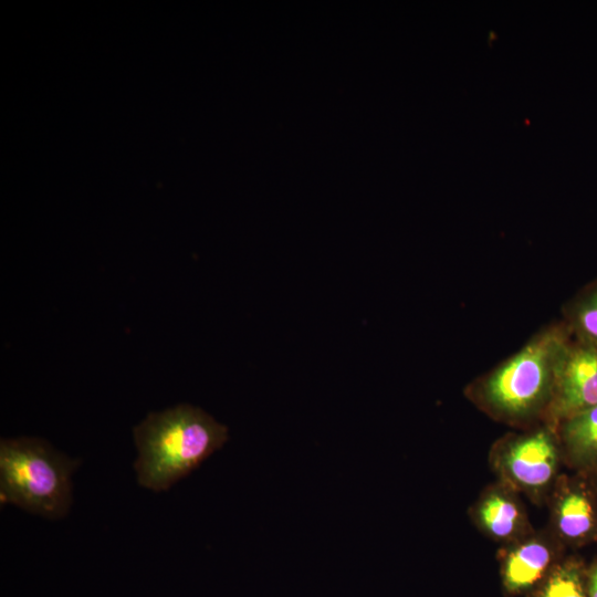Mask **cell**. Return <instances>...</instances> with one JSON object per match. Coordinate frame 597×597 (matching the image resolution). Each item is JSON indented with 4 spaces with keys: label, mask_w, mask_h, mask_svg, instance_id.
<instances>
[{
    "label": "cell",
    "mask_w": 597,
    "mask_h": 597,
    "mask_svg": "<svg viewBox=\"0 0 597 597\" xmlns=\"http://www.w3.org/2000/svg\"><path fill=\"white\" fill-rule=\"evenodd\" d=\"M78 464L42 439H2L1 500L51 520L63 517L72 503L71 475Z\"/></svg>",
    "instance_id": "3957f363"
},
{
    "label": "cell",
    "mask_w": 597,
    "mask_h": 597,
    "mask_svg": "<svg viewBox=\"0 0 597 597\" xmlns=\"http://www.w3.org/2000/svg\"><path fill=\"white\" fill-rule=\"evenodd\" d=\"M139 485L159 492L195 470L228 440V428L200 408L178 405L134 428Z\"/></svg>",
    "instance_id": "7a4b0ae2"
},
{
    "label": "cell",
    "mask_w": 597,
    "mask_h": 597,
    "mask_svg": "<svg viewBox=\"0 0 597 597\" xmlns=\"http://www.w3.org/2000/svg\"><path fill=\"white\" fill-rule=\"evenodd\" d=\"M561 321L573 338L597 345V276L562 306Z\"/></svg>",
    "instance_id": "ba28073f"
},
{
    "label": "cell",
    "mask_w": 597,
    "mask_h": 597,
    "mask_svg": "<svg viewBox=\"0 0 597 597\" xmlns=\"http://www.w3.org/2000/svg\"><path fill=\"white\" fill-rule=\"evenodd\" d=\"M478 514L484 528L498 538L512 536L521 523L520 510L515 502L500 493L485 496L479 506Z\"/></svg>",
    "instance_id": "30bf717a"
},
{
    "label": "cell",
    "mask_w": 597,
    "mask_h": 597,
    "mask_svg": "<svg viewBox=\"0 0 597 597\" xmlns=\"http://www.w3.org/2000/svg\"><path fill=\"white\" fill-rule=\"evenodd\" d=\"M597 405V345L570 338L562 356L546 425Z\"/></svg>",
    "instance_id": "277c9868"
},
{
    "label": "cell",
    "mask_w": 597,
    "mask_h": 597,
    "mask_svg": "<svg viewBox=\"0 0 597 597\" xmlns=\"http://www.w3.org/2000/svg\"><path fill=\"white\" fill-rule=\"evenodd\" d=\"M552 554L540 541H528L507 555L503 566V583L509 591L525 590L537 583L547 570Z\"/></svg>",
    "instance_id": "52a82bcc"
},
{
    "label": "cell",
    "mask_w": 597,
    "mask_h": 597,
    "mask_svg": "<svg viewBox=\"0 0 597 597\" xmlns=\"http://www.w3.org/2000/svg\"><path fill=\"white\" fill-rule=\"evenodd\" d=\"M587 593L588 597H597V565L590 572L587 582Z\"/></svg>",
    "instance_id": "7c38bea8"
},
{
    "label": "cell",
    "mask_w": 597,
    "mask_h": 597,
    "mask_svg": "<svg viewBox=\"0 0 597 597\" xmlns=\"http://www.w3.org/2000/svg\"><path fill=\"white\" fill-rule=\"evenodd\" d=\"M556 520L564 537L577 541L588 536L595 525V513L587 495L576 490L563 495L557 505Z\"/></svg>",
    "instance_id": "9c48e42d"
},
{
    "label": "cell",
    "mask_w": 597,
    "mask_h": 597,
    "mask_svg": "<svg viewBox=\"0 0 597 597\" xmlns=\"http://www.w3.org/2000/svg\"><path fill=\"white\" fill-rule=\"evenodd\" d=\"M555 428L544 425L530 432L512 437L502 451V468L520 488L537 491L553 479L558 460Z\"/></svg>",
    "instance_id": "5b68a950"
},
{
    "label": "cell",
    "mask_w": 597,
    "mask_h": 597,
    "mask_svg": "<svg viewBox=\"0 0 597 597\" xmlns=\"http://www.w3.org/2000/svg\"><path fill=\"white\" fill-rule=\"evenodd\" d=\"M555 430L574 463L583 467L597 464V405L562 420Z\"/></svg>",
    "instance_id": "8992f818"
},
{
    "label": "cell",
    "mask_w": 597,
    "mask_h": 597,
    "mask_svg": "<svg viewBox=\"0 0 597 597\" xmlns=\"http://www.w3.org/2000/svg\"><path fill=\"white\" fill-rule=\"evenodd\" d=\"M540 597H588L579 567L575 564L558 567L548 577Z\"/></svg>",
    "instance_id": "8fae6325"
},
{
    "label": "cell",
    "mask_w": 597,
    "mask_h": 597,
    "mask_svg": "<svg viewBox=\"0 0 597 597\" xmlns=\"http://www.w3.org/2000/svg\"><path fill=\"white\" fill-rule=\"evenodd\" d=\"M572 338L558 320L535 332L514 354L468 387L469 397L492 417L510 423H546L557 371Z\"/></svg>",
    "instance_id": "6da1fadb"
}]
</instances>
